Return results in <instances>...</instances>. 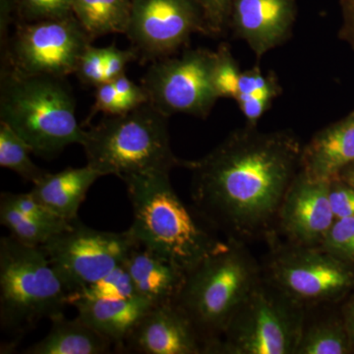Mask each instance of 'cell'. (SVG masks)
Returning <instances> with one entry per match:
<instances>
[{"label":"cell","instance_id":"obj_6","mask_svg":"<svg viewBox=\"0 0 354 354\" xmlns=\"http://www.w3.org/2000/svg\"><path fill=\"white\" fill-rule=\"evenodd\" d=\"M68 295L41 246L0 239V326L21 335L64 314Z\"/></svg>","mask_w":354,"mask_h":354},{"label":"cell","instance_id":"obj_9","mask_svg":"<svg viewBox=\"0 0 354 354\" xmlns=\"http://www.w3.org/2000/svg\"><path fill=\"white\" fill-rule=\"evenodd\" d=\"M93 39L75 16L18 26L1 55V66L24 75L66 78Z\"/></svg>","mask_w":354,"mask_h":354},{"label":"cell","instance_id":"obj_3","mask_svg":"<svg viewBox=\"0 0 354 354\" xmlns=\"http://www.w3.org/2000/svg\"><path fill=\"white\" fill-rule=\"evenodd\" d=\"M0 121L44 158L53 157L72 144L82 145L85 138L65 78L24 75L7 66H1L0 74Z\"/></svg>","mask_w":354,"mask_h":354},{"label":"cell","instance_id":"obj_1","mask_svg":"<svg viewBox=\"0 0 354 354\" xmlns=\"http://www.w3.org/2000/svg\"><path fill=\"white\" fill-rule=\"evenodd\" d=\"M301 151L288 130L265 133L247 125L183 167L192 171L193 199L208 223L232 236H255L276 220L299 172Z\"/></svg>","mask_w":354,"mask_h":354},{"label":"cell","instance_id":"obj_23","mask_svg":"<svg viewBox=\"0 0 354 354\" xmlns=\"http://www.w3.org/2000/svg\"><path fill=\"white\" fill-rule=\"evenodd\" d=\"M31 153L27 142L0 121V167L16 172L25 180L38 183L48 172L32 162Z\"/></svg>","mask_w":354,"mask_h":354},{"label":"cell","instance_id":"obj_31","mask_svg":"<svg viewBox=\"0 0 354 354\" xmlns=\"http://www.w3.org/2000/svg\"><path fill=\"white\" fill-rule=\"evenodd\" d=\"M81 83L88 86H97L106 82L104 71V53L102 48L92 44L87 46L79 59L75 73Z\"/></svg>","mask_w":354,"mask_h":354},{"label":"cell","instance_id":"obj_17","mask_svg":"<svg viewBox=\"0 0 354 354\" xmlns=\"http://www.w3.org/2000/svg\"><path fill=\"white\" fill-rule=\"evenodd\" d=\"M135 292L153 305L174 302L187 272L146 247L137 245L125 261Z\"/></svg>","mask_w":354,"mask_h":354},{"label":"cell","instance_id":"obj_8","mask_svg":"<svg viewBox=\"0 0 354 354\" xmlns=\"http://www.w3.org/2000/svg\"><path fill=\"white\" fill-rule=\"evenodd\" d=\"M137 245L129 228L122 232H104L77 218L41 247L69 295L122 265Z\"/></svg>","mask_w":354,"mask_h":354},{"label":"cell","instance_id":"obj_34","mask_svg":"<svg viewBox=\"0 0 354 354\" xmlns=\"http://www.w3.org/2000/svg\"><path fill=\"white\" fill-rule=\"evenodd\" d=\"M104 53V71L106 82H111L125 73L127 64L139 57L134 48L120 50L115 44L102 48Z\"/></svg>","mask_w":354,"mask_h":354},{"label":"cell","instance_id":"obj_32","mask_svg":"<svg viewBox=\"0 0 354 354\" xmlns=\"http://www.w3.org/2000/svg\"><path fill=\"white\" fill-rule=\"evenodd\" d=\"M132 111L131 108L120 97L113 82H104L95 87V104L88 120L97 113L106 115H120Z\"/></svg>","mask_w":354,"mask_h":354},{"label":"cell","instance_id":"obj_27","mask_svg":"<svg viewBox=\"0 0 354 354\" xmlns=\"http://www.w3.org/2000/svg\"><path fill=\"white\" fill-rule=\"evenodd\" d=\"M216 53L213 82L218 97H232L239 95L241 71L227 44H221Z\"/></svg>","mask_w":354,"mask_h":354},{"label":"cell","instance_id":"obj_28","mask_svg":"<svg viewBox=\"0 0 354 354\" xmlns=\"http://www.w3.org/2000/svg\"><path fill=\"white\" fill-rule=\"evenodd\" d=\"M0 198L10 203L16 209L22 212L24 215L29 216L32 220L39 221V223H46V225L62 228V230H64V228H67L71 225L72 221H67L64 218H60L57 214L44 207L30 192H3Z\"/></svg>","mask_w":354,"mask_h":354},{"label":"cell","instance_id":"obj_12","mask_svg":"<svg viewBox=\"0 0 354 354\" xmlns=\"http://www.w3.org/2000/svg\"><path fill=\"white\" fill-rule=\"evenodd\" d=\"M196 32L209 35L196 0H132L125 35L144 62L169 57Z\"/></svg>","mask_w":354,"mask_h":354},{"label":"cell","instance_id":"obj_2","mask_svg":"<svg viewBox=\"0 0 354 354\" xmlns=\"http://www.w3.org/2000/svg\"><path fill=\"white\" fill-rule=\"evenodd\" d=\"M131 203L129 230L141 246L189 272L227 242L216 239L172 188L169 172L125 178Z\"/></svg>","mask_w":354,"mask_h":354},{"label":"cell","instance_id":"obj_38","mask_svg":"<svg viewBox=\"0 0 354 354\" xmlns=\"http://www.w3.org/2000/svg\"><path fill=\"white\" fill-rule=\"evenodd\" d=\"M17 6H19V0H1L0 6V48L1 55H3L8 46L9 28L13 22V13L15 12Z\"/></svg>","mask_w":354,"mask_h":354},{"label":"cell","instance_id":"obj_18","mask_svg":"<svg viewBox=\"0 0 354 354\" xmlns=\"http://www.w3.org/2000/svg\"><path fill=\"white\" fill-rule=\"evenodd\" d=\"M71 305L83 321L120 348H125L133 330L153 306L140 297L77 300Z\"/></svg>","mask_w":354,"mask_h":354},{"label":"cell","instance_id":"obj_37","mask_svg":"<svg viewBox=\"0 0 354 354\" xmlns=\"http://www.w3.org/2000/svg\"><path fill=\"white\" fill-rule=\"evenodd\" d=\"M120 97L131 109L148 104L149 95L142 85H137L124 74L111 81Z\"/></svg>","mask_w":354,"mask_h":354},{"label":"cell","instance_id":"obj_40","mask_svg":"<svg viewBox=\"0 0 354 354\" xmlns=\"http://www.w3.org/2000/svg\"><path fill=\"white\" fill-rule=\"evenodd\" d=\"M344 324L346 326V330H348L353 346H354V297L349 302L348 307H346Z\"/></svg>","mask_w":354,"mask_h":354},{"label":"cell","instance_id":"obj_5","mask_svg":"<svg viewBox=\"0 0 354 354\" xmlns=\"http://www.w3.org/2000/svg\"><path fill=\"white\" fill-rule=\"evenodd\" d=\"M260 279L255 261L234 241L187 272L174 302L194 324L206 353L220 341L235 311Z\"/></svg>","mask_w":354,"mask_h":354},{"label":"cell","instance_id":"obj_16","mask_svg":"<svg viewBox=\"0 0 354 354\" xmlns=\"http://www.w3.org/2000/svg\"><path fill=\"white\" fill-rule=\"evenodd\" d=\"M354 162V113L324 128L302 147L299 172L310 180L330 183Z\"/></svg>","mask_w":354,"mask_h":354},{"label":"cell","instance_id":"obj_20","mask_svg":"<svg viewBox=\"0 0 354 354\" xmlns=\"http://www.w3.org/2000/svg\"><path fill=\"white\" fill-rule=\"evenodd\" d=\"M50 321L51 328L48 335L26 349L24 353L102 354L111 351L113 342L79 316L67 319L64 313Z\"/></svg>","mask_w":354,"mask_h":354},{"label":"cell","instance_id":"obj_11","mask_svg":"<svg viewBox=\"0 0 354 354\" xmlns=\"http://www.w3.org/2000/svg\"><path fill=\"white\" fill-rule=\"evenodd\" d=\"M268 281L305 307L341 297L353 286L354 272L320 246L292 244L272 256Z\"/></svg>","mask_w":354,"mask_h":354},{"label":"cell","instance_id":"obj_4","mask_svg":"<svg viewBox=\"0 0 354 354\" xmlns=\"http://www.w3.org/2000/svg\"><path fill=\"white\" fill-rule=\"evenodd\" d=\"M167 116L150 102L120 115H108L86 130L82 146L87 165L102 176L121 180L184 165L172 152Z\"/></svg>","mask_w":354,"mask_h":354},{"label":"cell","instance_id":"obj_33","mask_svg":"<svg viewBox=\"0 0 354 354\" xmlns=\"http://www.w3.org/2000/svg\"><path fill=\"white\" fill-rule=\"evenodd\" d=\"M278 95L277 93L258 92L250 95H239L235 97V101L246 118L247 125L257 127L258 121Z\"/></svg>","mask_w":354,"mask_h":354},{"label":"cell","instance_id":"obj_10","mask_svg":"<svg viewBox=\"0 0 354 354\" xmlns=\"http://www.w3.org/2000/svg\"><path fill=\"white\" fill-rule=\"evenodd\" d=\"M216 51L196 48L179 57L156 60L142 78L149 102L167 118L188 114L205 118L220 97L213 82Z\"/></svg>","mask_w":354,"mask_h":354},{"label":"cell","instance_id":"obj_41","mask_svg":"<svg viewBox=\"0 0 354 354\" xmlns=\"http://www.w3.org/2000/svg\"><path fill=\"white\" fill-rule=\"evenodd\" d=\"M339 178L354 188V162L342 172Z\"/></svg>","mask_w":354,"mask_h":354},{"label":"cell","instance_id":"obj_15","mask_svg":"<svg viewBox=\"0 0 354 354\" xmlns=\"http://www.w3.org/2000/svg\"><path fill=\"white\" fill-rule=\"evenodd\" d=\"M297 18V0H234L230 27L260 59L286 43Z\"/></svg>","mask_w":354,"mask_h":354},{"label":"cell","instance_id":"obj_35","mask_svg":"<svg viewBox=\"0 0 354 354\" xmlns=\"http://www.w3.org/2000/svg\"><path fill=\"white\" fill-rule=\"evenodd\" d=\"M330 208L337 218H354V188L341 178L330 181Z\"/></svg>","mask_w":354,"mask_h":354},{"label":"cell","instance_id":"obj_22","mask_svg":"<svg viewBox=\"0 0 354 354\" xmlns=\"http://www.w3.org/2000/svg\"><path fill=\"white\" fill-rule=\"evenodd\" d=\"M353 346L344 324L319 321L304 327L297 354H346Z\"/></svg>","mask_w":354,"mask_h":354},{"label":"cell","instance_id":"obj_7","mask_svg":"<svg viewBox=\"0 0 354 354\" xmlns=\"http://www.w3.org/2000/svg\"><path fill=\"white\" fill-rule=\"evenodd\" d=\"M304 327V307L260 279L209 353H297Z\"/></svg>","mask_w":354,"mask_h":354},{"label":"cell","instance_id":"obj_14","mask_svg":"<svg viewBox=\"0 0 354 354\" xmlns=\"http://www.w3.org/2000/svg\"><path fill=\"white\" fill-rule=\"evenodd\" d=\"M125 346L144 354L206 353L196 327L176 302L153 305L133 330Z\"/></svg>","mask_w":354,"mask_h":354},{"label":"cell","instance_id":"obj_30","mask_svg":"<svg viewBox=\"0 0 354 354\" xmlns=\"http://www.w3.org/2000/svg\"><path fill=\"white\" fill-rule=\"evenodd\" d=\"M201 7L209 35L225 34L230 24L234 0H196Z\"/></svg>","mask_w":354,"mask_h":354},{"label":"cell","instance_id":"obj_29","mask_svg":"<svg viewBox=\"0 0 354 354\" xmlns=\"http://www.w3.org/2000/svg\"><path fill=\"white\" fill-rule=\"evenodd\" d=\"M19 9L28 22L62 19L73 15V0H19Z\"/></svg>","mask_w":354,"mask_h":354},{"label":"cell","instance_id":"obj_24","mask_svg":"<svg viewBox=\"0 0 354 354\" xmlns=\"http://www.w3.org/2000/svg\"><path fill=\"white\" fill-rule=\"evenodd\" d=\"M0 223L10 232L13 239L29 246L41 247L53 235L65 230L32 220L2 198H0Z\"/></svg>","mask_w":354,"mask_h":354},{"label":"cell","instance_id":"obj_19","mask_svg":"<svg viewBox=\"0 0 354 354\" xmlns=\"http://www.w3.org/2000/svg\"><path fill=\"white\" fill-rule=\"evenodd\" d=\"M101 172L86 165L84 167H68L57 174H46L34 184L30 193L39 203L67 221L78 218V211L85 200L88 189Z\"/></svg>","mask_w":354,"mask_h":354},{"label":"cell","instance_id":"obj_21","mask_svg":"<svg viewBox=\"0 0 354 354\" xmlns=\"http://www.w3.org/2000/svg\"><path fill=\"white\" fill-rule=\"evenodd\" d=\"M132 0H73V15L94 39L127 34Z\"/></svg>","mask_w":354,"mask_h":354},{"label":"cell","instance_id":"obj_36","mask_svg":"<svg viewBox=\"0 0 354 354\" xmlns=\"http://www.w3.org/2000/svg\"><path fill=\"white\" fill-rule=\"evenodd\" d=\"M258 92H274L279 94L281 87L272 76H265L258 67L241 72L239 95H250Z\"/></svg>","mask_w":354,"mask_h":354},{"label":"cell","instance_id":"obj_13","mask_svg":"<svg viewBox=\"0 0 354 354\" xmlns=\"http://www.w3.org/2000/svg\"><path fill=\"white\" fill-rule=\"evenodd\" d=\"M330 183L310 180L298 172L279 206L277 218L291 244L319 246L335 220Z\"/></svg>","mask_w":354,"mask_h":354},{"label":"cell","instance_id":"obj_42","mask_svg":"<svg viewBox=\"0 0 354 354\" xmlns=\"http://www.w3.org/2000/svg\"><path fill=\"white\" fill-rule=\"evenodd\" d=\"M353 113H354V111H353Z\"/></svg>","mask_w":354,"mask_h":354},{"label":"cell","instance_id":"obj_26","mask_svg":"<svg viewBox=\"0 0 354 354\" xmlns=\"http://www.w3.org/2000/svg\"><path fill=\"white\" fill-rule=\"evenodd\" d=\"M319 246L342 262L354 264V218L335 220Z\"/></svg>","mask_w":354,"mask_h":354},{"label":"cell","instance_id":"obj_25","mask_svg":"<svg viewBox=\"0 0 354 354\" xmlns=\"http://www.w3.org/2000/svg\"><path fill=\"white\" fill-rule=\"evenodd\" d=\"M124 263L99 281L69 295L68 304L83 299H118L138 297L135 292L131 278Z\"/></svg>","mask_w":354,"mask_h":354},{"label":"cell","instance_id":"obj_39","mask_svg":"<svg viewBox=\"0 0 354 354\" xmlns=\"http://www.w3.org/2000/svg\"><path fill=\"white\" fill-rule=\"evenodd\" d=\"M342 11V26L339 38L354 50V0H339Z\"/></svg>","mask_w":354,"mask_h":354}]
</instances>
